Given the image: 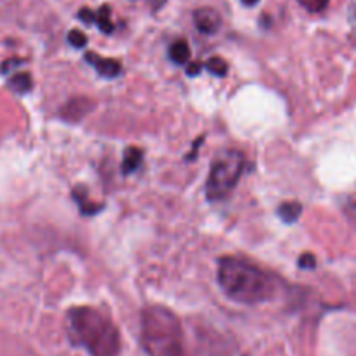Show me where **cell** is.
Here are the masks:
<instances>
[{
	"instance_id": "obj_1",
	"label": "cell",
	"mask_w": 356,
	"mask_h": 356,
	"mask_svg": "<svg viewBox=\"0 0 356 356\" xmlns=\"http://www.w3.org/2000/svg\"><path fill=\"white\" fill-rule=\"evenodd\" d=\"M217 282L229 299L246 306L267 302L278 292L275 276L257 264L234 255L217 260Z\"/></svg>"
},
{
	"instance_id": "obj_2",
	"label": "cell",
	"mask_w": 356,
	"mask_h": 356,
	"mask_svg": "<svg viewBox=\"0 0 356 356\" xmlns=\"http://www.w3.org/2000/svg\"><path fill=\"white\" fill-rule=\"evenodd\" d=\"M68 335L91 356L121 355V334L114 321L93 306H75L67 313Z\"/></svg>"
},
{
	"instance_id": "obj_3",
	"label": "cell",
	"mask_w": 356,
	"mask_h": 356,
	"mask_svg": "<svg viewBox=\"0 0 356 356\" xmlns=\"http://www.w3.org/2000/svg\"><path fill=\"white\" fill-rule=\"evenodd\" d=\"M140 344L147 356H187L184 328L164 306H147L140 314Z\"/></svg>"
},
{
	"instance_id": "obj_4",
	"label": "cell",
	"mask_w": 356,
	"mask_h": 356,
	"mask_svg": "<svg viewBox=\"0 0 356 356\" xmlns=\"http://www.w3.org/2000/svg\"><path fill=\"white\" fill-rule=\"evenodd\" d=\"M246 166V157L241 150L225 149L213 159L208 175L204 193L208 201L225 200L238 186Z\"/></svg>"
},
{
	"instance_id": "obj_5",
	"label": "cell",
	"mask_w": 356,
	"mask_h": 356,
	"mask_svg": "<svg viewBox=\"0 0 356 356\" xmlns=\"http://www.w3.org/2000/svg\"><path fill=\"white\" fill-rule=\"evenodd\" d=\"M95 108V102L88 97H74L61 107L60 118L68 122H79Z\"/></svg>"
},
{
	"instance_id": "obj_6",
	"label": "cell",
	"mask_w": 356,
	"mask_h": 356,
	"mask_svg": "<svg viewBox=\"0 0 356 356\" xmlns=\"http://www.w3.org/2000/svg\"><path fill=\"white\" fill-rule=\"evenodd\" d=\"M193 18H194V25H196V29L200 30L201 33H204V35H213V33H217L218 30H220L222 18L220 15H218L217 9L200 8L194 11Z\"/></svg>"
},
{
	"instance_id": "obj_7",
	"label": "cell",
	"mask_w": 356,
	"mask_h": 356,
	"mask_svg": "<svg viewBox=\"0 0 356 356\" xmlns=\"http://www.w3.org/2000/svg\"><path fill=\"white\" fill-rule=\"evenodd\" d=\"M84 60L88 61L102 77L105 79H118L119 75L122 74V65L119 63L118 60H112V58L100 56L98 53H93V51H88L84 56Z\"/></svg>"
},
{
	"instance_id": "obj_8",
	"label": "cell",
	"mask_w": 356,
	"mask_h": 356,
	"mask_svg": "<svg viewBox=\"0 0 356 356\" xmlns=\"http://www.w3.org/2000/svg\"><path fill=\"white\" fill-rule=\"evenodd\" d=\"M72 197L75 200V203H77L79 210H81L82 215H86V217H93V215L100 213L102 210H104V204L102 203H95V201L89 200V194H88V189H86L84 186H77L74 189V193H72Z\"/></svg>"
},
{
	"instance_id": "obj_9",
	"label": "cell",
	"mask_w": 356,
	"mask_h": 356,
	"mask_svg": "<svg viewBox=\"0 0 356 356\" xmlns=\"http://www.w3.org/2000/svg\"><path fill=\"white\" fill-rule=\"evenodd\" d=\"M143 163V150L138 147H128L124 150V156H122V164L121 171L122 175H131L142 166Z\"/></svg>"
},
{
	"instance_id": "obj_10",
	"label": "cell",
	"mask_w": 356,
	"mask_h": 356,
	"mask_svg": "<svg viewBox=\"0 0 356 356\" xmlns=\"http://www.w3.org/2000/svg\"><path fill=\"white\" fill-rule=\"evenodd\" d=\"M302 210L304 208L299 201H286V203L280 204L276 213H278V217L282 218L285 224H296L300 218V215H302Z\"/></svg>"
},
{
	"instance_id": "obj_11",
	"label": "cell",
	"mask_w": 356,
	"mask_h": 356,
	"mask_svg": "<svg viewBox=\"0 0 356 356\" xmlns=\"http://www.w3.org/2000/svg\"><path fill=\"white\" fill-rule=\"evenodd\" d=\"M170 58L173 63L177 65H186L191 58V47L186 39L175 40L170 46Z\"/></svg>"
},
{
	"instance_id": "obj_12",
	"label": "cell",
	"mask_w": 356,
	"mask_h": 356,
	"mask_svg": "<svg viewBox=\"0 0 356 356\" xmlns=\"http://www.w3.org/2000/svg\"><path fill=\"white\" fill-rule=\"evenodd\" d=\"M9 86H11V88L15 89V91L18 95H26L30 91V89L33 88L32 75L26 74V72L15 75V77L11 79V82H9Z\"/></svg>"
},
{
	"instance_id": "obj_13",
	"label": "cell",
	"mask_w": 356,
	"mask_h": 356,
	"mask_svg": "<svg viewBox=\"0 0 356 356\" xmlns=\"http://www.w3.org/2000/svg\"><path fill=\"white\" fill-rule=\"evenodd\" d=\"M204 68H207L211 75H215V77H225V75H227V70H229V65L224 58L211 56L210 60L204 63Z\"/></svg>"
},
{
	"instance_id": "obj_14",
	"label": "cell",
	"mask_w": 356,
	"mask_h": 356,
	"mask_svg": "<svg viewBox=\"0 0 356 356\" xmlns=\"http://www.w3.org/2000/svg\"><path fill=\"white\" fill-rule=\"evenodd\" d=\"M97 26L105 35L114 32V23L111 19V8L108 6H102L100 11H97Z\"/></svg>"
},
{
	"instance_id": "obj_15",
	"label": "cell",
	"mask_w": 356,
	"mask_h": 356,
	"mask_svg": "<svg viewBox=\"0 0 356 356\" xmlns=\"http://www.w3.org/2000/svg\"><path fill=\"white\" fill-rule=\"evenodd\" d=\"M328 2H330V0H299V4L309 13L325 11V9L328 8Z\"/></svg>"
},
{
	"instance_id": "obj_16",
	"label": "cell",
	"mask_w": 356,
	"mask_h": 356,
	"mask_svg": "<svg viewBox=\"0 0 356 356\" xmlns=\"http://www.w3.org/2000/svg\"><path fill=\"white\" fill-rule=\"evenodd\" d=\"M67 39L68 42H70V46L75 47V49H81V47L88 46V37H86V33H82L81 30H70Z\"/></svg>"
},
{
	"instance_id": "obj_17",
	"label": "cell",
	"mask_w": 356,
	"mask_h": 356,
	"mask_svg": "<svg viewBox=\"0 0 356 356\" xmlns=\"http://www.w3.org/2000/svg\"><path fill=\"white\" fill-rule=\"evenodd\" d=\"M77 16H79V19H81V22L84 23V25H88V26L97 25V13L91 11V9L82 8L81 11H79Z\"/></svg>"
},
{
	"instance_id": "obj_18",
	"label": "cell",
	"mask_w": 356,
	"mask_h": 356,
	"mask_svg": "<svg viewBox=\"0 0 356 356\" xmlns=\"http://www.w3.org/2000/svg\"><path fill=\"white\" fill-rule=\"evenodd\" d=\"M299 267L300 269H314L316 267V257L313 253L306 252L299 257Z\"/></svg>"
},
{
	"instance_id": "obj_19",
	"label": "cell",
	"mask_w": 356,
	"mask_h": 356,
	"mask_svg": "<svg viewBox=\"0 0 356 356\" xmlns=\"http://www.w3.org/2000/svg\"><path fill=\"white\" fill-rule=\"evenodd\" d=\"M201 68H204L201 67V63H189V67H187V75H191V77H193V75H197L201 72Z\"/></svg>"
},
{
	"instance_id": "obj_20",
	"label": "cell",
	"mask_w": 356,
	"mask_h": 356,
	"mask_svg": "<svg viewBox=\"0 0 356 356\" xmlns=\"http://www.w3.org/2000/svg\"><path fill=\"white\" fill-rule=\"evenodd\" d=\"M203 136H201V138H197L196 140V142H194V150H193V152H191L189 154V156H187V161H191V159H194V157H196V154H197V147H200L201 145V143H203Z\"/></svg>"
},
{
	"instance_id": "obj_21",
	"label": "cell",
	"mask_w": 356,
	"mask_h": 356,
	"mask_svg": "<svg viewBox=\"0 0 356 356\" xmlns=\"http://www.w3.org/2000/svg\"><path fill=\"white\" fill-rule=\"evenodd\" d=\"M348 213H349V217L355 218V220H356V201H355V203L348 204Z\"/></svg>"
},
{
	"instance_id": "obj_22",
	"label": "cell",
	"mask_w": 356,
	"mask_h": 356,
	"mask_svg": "<svg viewBox=\"0 0 356 356\" xmlns=\"http://www.w3.org/2000/svg\"><path fill=\"white\" fill-rule=\"evenodd\" d=\"M243 4L248 6V8H253V6H257L260 2V0H241Z\"/></svg>"
}]
</instances>
